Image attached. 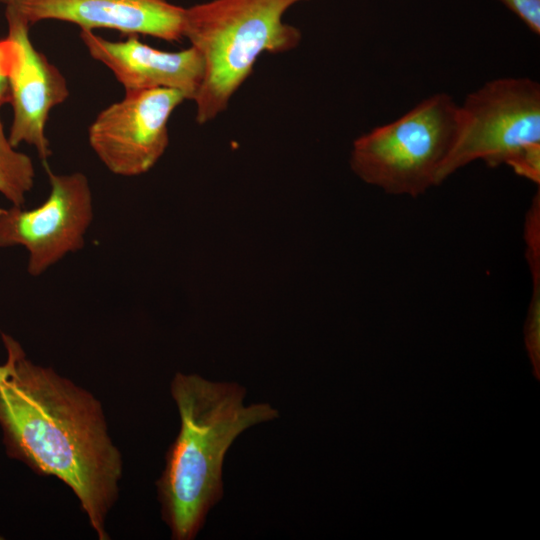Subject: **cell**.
Segmentation results:
<instances>
[{
    "instance_id": "obj_1",
    "label": "cell",
    "mask_w": 540,
    "mask_h": 540,
    "mask_svg": "<svg viewBox=\"0 0 540 540\" xmlns=\"http://www.w3.org/2000/svg\"><path fill=\"white\" fill-rule=\"evenodd\" d=\"M13 370L0 384V426L12 457L36 473L63 481L79 499L100 540L118 497L119 450L100 402L53 369L35 365L20 344L2 334Z\"/></svg>"
},
{
    "instance_id": "obj_2",
    "label": "cell",
    "mask_w": 540,
    "mask_h": 540,
    "mask_svg": "<svg viewBox=\"0 0 540 540\" xmlns=\"http://www.w3.org/2000/svg\"><path fill=\"white\" fill-rule=\"evenodd\" d=\"M245 393L236 383L212 382L195 374L174 376L171 394L180 430L156 482L162 518L172 539H194L209 510L223 497V462L235 439L279 416L268 403L244 406Z\"/></svg>"
},
{
    "instance_id": "obj_3",
    "label": "cell",
    "mask_w": 540,
    "mask_h": 540,
    "mask_svg": "<svg viewBox=\"0 0 540 540\" xmlns=\"http://www.w3.org/2000/svg\"><path fill=\"white\" fill-rule=\"evenodd\" d=\"M305 1L309 0H210L185 8L183 36L205 66L193 100L197 124H207L228 108L261 54L299 46L301 31L285 23L283 16Z\"/></svg>"
},
{
    "instance_id": "obj_4",
    "label": "cell",
    "mask_w": 540,
    "mask_h": 540,
    "mask_svg": "<svg viewBox=\"0 0 540 540\" xmlns=\"http://www.w3.org/2000/svg\"><path fill=\"white\" fill-rule=\"evenodd\" d=\"M458 105L449 94L435 93L397 119L360 135L352 144L351 170L390 195L424 194L436 186L452 145Z\"/></svg>"
},
{
    "instance_id": "obj_5",
    "label": "cell",
    "mask_w": 540,
    "mask_h": 540,
    "mask_svg": "<svg viewBox=\"0 0 540 540\" xmlns=\"http://www.w3.org/2000/svg\"><path fill=\"white\" fill-rule=\"evenodd\" d=\"M540 145V84L528 77H500L469 93L458 105L450 150L436 178L442 184L475 161L508 167Z\"/></svg>"
},
{
    "instance_id": "obj_6",
    "label": "cell",
    "mask_w": 540,
    "mask_h": 540,
    "mask_svg": "<svg viewBox=\"0 0 540 540\" xmlns=\"http://www.w3.org/2000/svg\"><path fill=\"white\" fill-rule=\"evenodd\" d=\"M50 192L33 209L0 208V247L22 246L27 271L37 277L67 254L84 247L94 206L89 180L82 172L56 174L45 164Z\"/></svg>"
},
{
    "instance_id": "obj_7",
    "label": "cell",
    "mask_w": 540,
    "mask_h": 540,
    "mask_svg": "<svg viewBox=\"0 0 540 540\" xmlns=\"http://www.w3.org/2000/svg\"><path fill=\"white\" fill-rule=\"evenodd\" d=\"M185 96L173 89L125 91L104 108L88 128V142L113 174L134 177L148 172L169 144L168 122Z\"/></svg>"
},
{
    "instance_id": "obj_8",
    "label": "cell",
    "mask_w": 540,
    "mask_h": 540,
    "mask_svg": "<svg viewBox=\"0 0 540 540\" xmlns=\"http://www.w3.org/2000/svg\"><path fill=\"white\" fill-rule=\"evenodd\" d=\"M12 57L9 70V103L13 118L8 133L17 148L26 143L35 148L38 157L47 163L52 154L46 136L50 112L69 97V87L62 72L47 56L35 48L30 27L13 15L5 14Z\"/></svg>"
},
{
    "instance_id": "obj_9",
    "label": "cell",
    "mask_w": 540,
    "mask_h": 540,
    "mask_svg": "<svg viewBox=\"0 0 540 540\" xmlns=\"http://www.w3.org/2000/svg\"><path fill=\"white\" fill-rule=\"evenodd\" d=\"M30 28L44 20L76 24L80 30L110 29L167 42L184 39L185 8L169 0H0Z\"/></svg>"
},
{
    "instance_id": "obj_10",
    "label": "cell",
    "mask_w": 540,
    "mask_h": 540,
    "mask_svg": "<svg viewBox=\"0 0 540 540\" xmlns=\"http://www.w3.org/2000/svg\"><path fill=\"white\" fill-rule=\"evenodd\" d=\"M80 38L89 55L106 66L125 91L167 88L193 101L202 85L204 60L192 46L163 51L143 43L138 35L111 41L90 30H80Z\"/></svg>"
},
{
    "instance_id": "obj_11",
    "label": "cell",
    "mask_w": 540,
    "mask_h": 540,
    "mask_svg": "<svg viewBox=\"0 0 540 540\" xmlns=\"http://www.w3.org/2000/svg\"><path fill=\"white\" fill-rule=\"evenodd\" d=\"M34 179L32 159L10 143L0 117V194L12 205L23 206Z\"/></svg>"
},
{
    "instance_id": "obj_12",
    "label": "cell",
    "mask_w": 540,
    "mask_h": 540,
    "mask_svg": "<svg viewBox=\"0 0 540 540\" xmlns=\"http://www.w3.org/2000/svg\"><path fill=\"white\" fill-rule=\"evenodd\" d=\"M532 295L528 307L524 335L525 345L534 374L540 376V280L532 281Z\"/></svg>"
},
{
    "instance_id": "obj_13",
    "label": "cell",
    "mask_w": 540,
    "mask_h": 540,
    "mask_svg": "<svg viewBox=\"0 0 540 540\" xmlns=\"http://www.w3.org/2000/svg\"><path fill=\"white\" fill-rule=\"evenodd\" d=\"M526 258L531 276L540 275V191L533 197L525 221Z\"/></svg>"
},
{
    "instance_id": "obj_14",
    "label": "cell",
    "mask_w": 540,
    "mask_h": 540,
    "mask_svg": "<svg viewBox=\"0 0 540 540\" xmlns=\"http://www.w3.org/2000/svg\"><path fill=\"white\" fill-rule=\"evenodd\" d=\"M535 35H540V0H497Z\"/></svg>"
},
{
    "instance_id": "obj_15",
    "label": "cell",
    "mask_w": 540,
    "mask_h": 540,
    "mask_svg": "<svg viewBox=\"0 0 540 540\" xmlns=\"http://www.w3.org/2000/svg\"><path fill=\"white\" fill-rule=\"evenodd\" d=\"M12 48L7 37L0 39V109L9 103V70L11 65Z\"/></svg>"
},
{
    "instance_id": "obj_16",
    "label": "cell",
    "mask_w": 540,
    "mask_h": 540,
    "mask_svg": "<svg viewBox=\"0 0 540 540\" xmlns=\"http://www.w3.org/2000/svg\"><path fill=\"white\" fill-rule=\"evenodd\" d=\"M13 370V361L10 357L7 358L6 363L0 365V384L9 378Z\"/></svg>"
}]
</instances>
